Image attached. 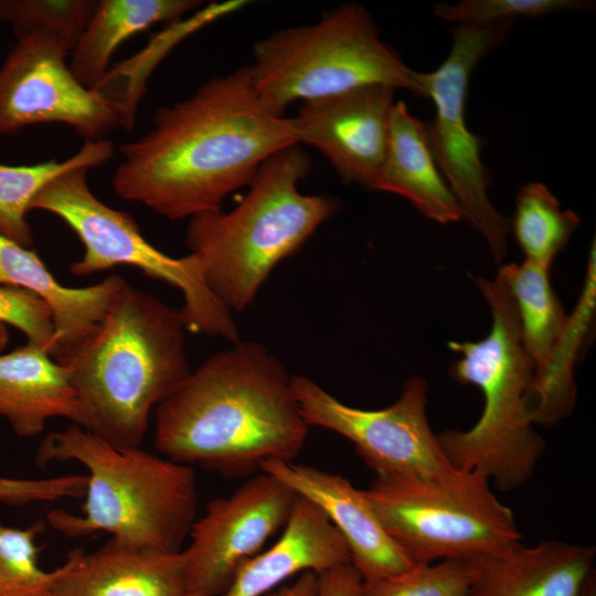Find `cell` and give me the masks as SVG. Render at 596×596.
Masks as SVG:
<instances>
[{
  "label": "cell",
  "instance_id": "ffe728a7",
  "mask_svg": "<svg viewBox=\"0 0 596 596\" xmlns=\"http://www.w3.org/2000/svg\"><path fill=\"white\" fill-rule=\"evenodd\" d=\"M125 283L110 275L92 286L65 287L32 248L0 235V285L26 289L51 308L55 327L52 358L58 363L96 331Z\"/></svg>",
  "mask_w": 596,
  "mask_h": 596
},
{
  "label": "cell",
  "instance_id": "f546056e",
  "mask_svg": "<svg viewBox=\"0 0 596 596\" xmlns=\"http://www.w3.org/2000/svg\"><path fill=\"white\" fill-rule=\"evenodd\" d=\"M0 323L23 332L29 342L45 349L52 356L55 327L47 304L33 292L9 285H0Z\"/></svg>",
  "mask_w": 596,
  "mask_h": 596
},
{
  "label": "cell",
  "instance_id": "6da1fadb",
  "mask_svg": "<svg viewBox=\"0 0 596 596\" xmlns=\"http://www.w3.org/2000/svg\"><path fill=\"white\" fill-rule=\"evenodd\" d=\"M295 145L291 117L260 102L243 66L157 108L150 129L120 146L111 184L123 199L166 219H192L221 210L268 158Z\"/></svg>",
  "mask_w": 596,
  "mask_h": 596
},
{
  "label": "cell",
  "instance_id": "4316f807",
  "mask_svg": "<svg viewBox=\"0 0 596 596\" xmlns=\"http://www.w3.org/2000/svg\"><path fill=\"white\" fill-rule=\"evenodd\" d=\"M96 0H0V22L11 25L14 35L40 30L54 34L72 51Z\"/></svg>",
  "mask_w": 596,
  "mask_h": 596
},
{
  "label": "cell",
  "instance_id": "83f0119b",
  "mask_svg": "<svg viewBox=\"0 0 596 596\" xmlns=\"http://www.w3.org/2000/svg\"><path fill=\"white\" fill-rule=\"evenodd\" d=\"M471 581L469 561L414 564L398 574L362 582L361 596H467Z\"/></svg>",
  "mask_w": 596,
  "mask_h": 596
},
{
  "label": "cell",
  "instance_id": "277c9868",
  "mask_svg": "<svg viewBox=\"0 0 596 596\" xmlns=\"http://www.w3.org/2000/svg\"><path fill=\"white\" fill-rule=\"evenodd\" d=\"M76 461L87 470L82 514L55 509L46 523L67 538L109 533L121 543L180 552L196 520L193 467L140 447H118L76 424L49 433L40 444V468Z\"/></svg>",
  "mask_w": 596,
  "mask_h": 596
},
{
  "label": "cell",
  "instance_id": "cb8c5ba5",
  "mask_svg": "<svg viewBox=\"0 0 596 596\" xmlns=\"http://www.w3.org/2000/svg\"><path fill=\"white\" fill-rule=\"evenodd\" d=\"M114 150L109 139L86 140L76 153L63 161L26 166L0 163V235L31 248L34 240L26 214L35 195L66 171L102 166L113 157Z\"/></svg>",
  "mask_w": 596,
  "mask_h": 596
},
{
  "label": "cell",
  "instance_id": "30bf717a",
  "mask_svg": "<svg viewBox=\"0 0 596 596\" xmlns=\"http://www.w3.org/2000/svg\"><path fill=\"white\" fill-rule=\"evenodd\" d=\"M513 21L465 22L453 30L450 52L430 73H423L425 98L435 107L426 125L435 161L465 219L487 242L496 263L508 249L510 225L488 196L489 178L480 158L481 141L467 126L466 99L479 62L507 38Z\"/></svg>",
  "mask_w": 596,
  "mask_h": 596
},
{
  "label": "cell",
  "instance_id": "e575fe53",
  "mask_svg": "<svg viewBox=\"0 0 596 596\" xmlns=\"http://www.w3.org/2000/svg\"><path fill=\"white\" fill-rule=\"evenodd\" d=\"M9 334L6 324L0 323V352L7 347Z\"/></svg>",
  "mask_w": 596,
  "mask_h": 596
},
{
  "label": "cell",
  "instance_id": "2e32d148",
  "mask_svg": "<svg viewBox=\"0 0 596 596\" xmlns=\"http://www.w3.org/2000/svg\"><path fill=\"white\" fill-rule=\"evenodd\" d=\"M269 473L317 505L343 538L350 564L363 582L398 574L414 563L386 532L363 490L344 477L294 460L272 459Z\"/></svg>",
  "mask_w": 596,
  "mask_h": 596
},
{
  "label": "cell",
  "instance_id": "ac0fdd59",
  "mask_svg": "<svg viewBox=\"0 0 596 596\" xmlns=\"http://www.w3.org/2000/svg\"><path fill=\"white\" fill-rule=\"evenodd\" d=\"M596 549L558 540L521 542L468 560L467 596H578L595 571Z\"/></svg>",
  "mask_w": 596,
  "mask_h": 596
},
{
  "label": "cell",
  "instance_id": "7c38bea8",
  "mask_svg": "<svg viewBox=\"0 0 596 596\" xmlns=\"http://www.w3.org/2000/svg\"><path fill=\"white\" fill-rule=\"evenodd\" d=\"M550 265L525 259L499 269L512 297L522 345L533 365L529 402L547 422L570 416L576 404L574 364L594 308L595 283L587 281L581 304L567 315L550 279Z\"/></svg>",
  "mask_w": 596,
  "mask_h": 596
},
{
  "label": "cell",
  "instance_id": "5bb4252c",
  "mask_svg": "<svg viewBox=\"0 0 596 596\" xmlns=\"http://www.w3.org/2000/svg\"><path fill=\"white\" fill-rule=\"evenodd\" d=\"M296 493L259 471L227 497L215 498L190 530L182 549L190 592L220 596L242 566L283 529Z\"/></svg>",
  "mask_w": 596,
  "mask_h": 596
},
{
  "label": "cell",
  "instance_id": "7a4b0ae2",
  "mask_svg": "<svg viewBox=\"0 0 596 596\" xmlns=\"http://www.w3.org/2000/svg\"><path fill=\"white\" fill-rule=\"evenodd\" d=\"M283 362L255 341L206 359L157 406L153 447L173 461L224 477L294 460L308 435Z\"/></svg>",
  "mask_w": 596,
  "mask_h": 596
},
{
  "label": "cell",
  "instance_id": "9a60e30c",
  "mask_svg": "<svg viewBox=\"0 0 596 596\" xmlns=\"http://www.w3.org/2000/svg\"><path fill=\"white\" fill-rule=\"evenodd\" d=\"M394 92L392 86L372 84L302 103L291 117L299 145L317 148L344 182L375 191Z\"/></svg>",
  "mask_w": 596,
  "mask_h": 596
},
{
  "label": "cell",
  "instance_id": "7402d4cb",
  "mask_svg": "<svg viewBox=\"0 0 596 596\" xmlns=\"http://www.w3.org/2000/svg\"><path fill=\"white\" fill-rule=\"evenodd\" d=\"M375 191L400 195L424 216L447 224L462 219L455 195L439 171L426 125L398 100L390 116L385 158Z\"/></svg>",
  "mask_w": 596,
  "mask_h": 596
},
{
  "label": "cell",
  "instance_id": "603a6c76",
  "mask_svg": "<svg viewBox=\"0 0 596 596\" xmlns=\"http://www.w3.org/2000/svg\"><path fill=\"white\" fill-rule=\"evenodd\" d=\"M198 0H99L70 53L76 81L94 89L108 73L110 58L128 38L160 22H177L201 6Z\"/></svg>",
  "mask_w": 596,
  "mask_h": 596
},
{
  "label": "cell",
  "instance_id": "52a82bcc",
  "mask_svg": "<svg viewBox=\"0 0 596 596\" xmlns=\"http://www.w3.org/2000/svg\"><path fill=\"white\" fill-rule=\"evenodd\" d=\"M247 66L256 95L280 116L294 102L372 84L425 97L423 73L409 68L382 41L370 13L354 3L326 12L313 24L279 30L257 41Z\"/></svg>",
  "mask_w": 596,
  "mask_h": 596
},
{
  "label": "cell",
  "instance_id": "5b68a950",
  "mask_svg": "<svg viewBox=\"0 0 596 596\" xmlns=\"http://www.w3.org/2000/svg\"><path fill=\"white\" fill-rule=\"evenodd\" d=\"M310 168L298 145L285 148L260 166L232 210L190 219L187 246L211 292L232 313L247 309L276 265L338 211L337 201L299 191Z\"/></svg>",
  "mask_w": 596,
  "mask_h": 596
},
{
  "label": "cell",
  "instance_id": "836d02e7",
  "mask_svg": "<svg viewBox=\"0 0 596 596\" xmlns=\"http://www.w3.org/2000/svg\"><path fill=\"white\" fill-rule=\"evenodd\" d=\"M578 596H596V573L595 571L587 577Z\"/></svg>",
  "mask_w": 596,
  "mask_h": 596
},
{
  "label": "cell",
  "instance_id": "d6a6232c",
  "mask_svg": "<svg viewBox=\"0 0 596 596\" xmlns=\"http://www.w3.org/2000/svg\"><path fill=\"white\" fill-rule=\"evenodd\" d=\"M318 588V575L306 572L288 585L276 588L265 596H316Z\"/></svg>",
  "mask_w": 596,
  "mask_h": 596
},
{
  "label": "cell",
  "instance_id": "9c48e42d",
  "mask_svg": "<svg viewBox=\"0 0 596 596\" xmlns=\"http://www.w3.org/2000/svg\"><path fill=\"white\" fill-rule=\"evenodd\" d=\"M88 170L76 168L57 175L30 206V211L41 210L61 219L82 242L83 256L70 272L87 276L118 265L136 267L182 294L180 310L188 332L236 342L238 330L232 312L209 289L200 259L191 253L175 258L157 249L130 214L105 204L92 192Z\"/></svg>",
  "mask_w": 596,
  "mask_h": 596
},
{
  "label": "cell",
  "instance_id": "1f68e13d",
  "mask_svg": "<svg viewBox=\"0 0 596 596\" xmlns=\"http://www.w3.org/2000/svg\"><path fill=\"white\" fill-rule=\"evenodd\" d=\"M362 577L349 563L318 575L316 596H361Z\"/></svg>",
  "mask_w": 596,
  "mask_h": 596
},
{
  "label": "cell",
  "instance_id": "ba28073f",
  "mask_svg": "<svg viewBox=\"0 0 596 596\" xmlns=\"http://www.w3.org/2000/svg\"><path fill=\"white\" fill-rule=\"evenodd\" d=\"M363 492L414 564L468 561L521 542L513 511L478 470L436 478L376 476Z\"/></svg>",
  "mask_w": 596,
  "mask_h": 596
},
{
  "label": "cell",
  "instance_id": "d4e9b609",
  "mask_svg": "<svg viewBox=\"0 0 596 596\" xmlns=\"http://www.w3.org/2000/svg\"><path fill=\"white\" fill-rule=\"evenodd\" d=\"M572 210H562L558 200L541 182L524 184L515 199L510 232L525 259L552 265L579 226Z\"/></svg>",
  "mask_w": 596,
  "mask_h": 596
},
{
  "label": "cell",
  "instance_id": "d590c367",
  "mask_svg": "<svg viewBox=\"0 0 596 596\" xmlns=\"http://www.w3.org/2000/svg\"><path fill=\"white\" fill-rule=\"evenodd\" d=\"M187 596H209V595L199 593V592H190Z\"/></svg>",
  "mask_w": 596,
  "mask_h": 596
},
{
  "label": "cell",
  "instance_id": "484cf974",
  "mask_svg": "<svg viewBox=\"0 0 596 596\" xmlns=\"http://www.w3.org/2000/svg\"><path fill=\"white\" fill-rule=\"evenodd\" d=\"M45 524L39 519L26 528H14L0 521V596H54L68 563L65 560L52 571L41 567L36 538L44 532Z\"/></svg>",
  "mask_w": 596,
  "mask_h": 596
},
{
  "label": "cell",
  "instance_id": "4dcf8cb0",
  "mask_svg": "<svg viewBox=\"0 0 596 596\" xmlns=\"http://www.w3.org/2000/svg\"><path fill=\"white\" fill-rule=\"evenodd\" d=\"M86 485V475L35 479L0 477V503L25 505L63 499H83Z\"/></svg>",
  "mask_w": 596,
  "mask_h": 596
},
{
  "label": "cell",
  "instance_id": "4fadbf2b",
  "mask_svg": "<svg viewBox=\"0 0 596 596\" xmlns=\"http://www.w3.org/2000/svg\"><path fill=\"white\" fill-rule=\"evenodd\" d=\"M15 39L0 65V136L61 123L84 141H97L121 128L114 107L73 76L66 62L71 50L61 39L40 30Z\"/></svg>",
  "mask_w": 596,
  "mask_h": 596
},
{
  "label": "cell",
  "instance_id": "e0dca14e",
  "mask_svg": "<svg viewBox=\"0 0 596 596\" xmlns=\"http://www.w3.org/2000/svg\"><path fill=\"white\" fill-rule=\"evenodd\" d=\"M54 596H187L182 552H163L110 538L93 552L71 550Z\"/></svg>",
  "mask_w": 596,
  "mask_h": 596
},
{
  "label": "cell",
  "instance_id": "44dd1931",
  "mask_svg": "<svg viewBox=\"0 0 596 596\" xmlns=\"http://www.w3.org/2000/svg\"><path fill=\"white\" fill-rule=\"evenodd\" d=\"M0 417L23 438L40 435L56 417L77 425L78 400L67 369L29 341L0 353Z\"/></svg>",
  "mask_w": 596,
  "mask_h": 596
},
{
  "label": "cell",
  "instance_id": "d6986e66",
  "mask_svg": "<svg viewBox=\"0 0 596 596\" xmlns=\"http://www.w3.org/2000/svg\"><path fill=\"white\" fill-rule=\"evenodd\" d=\"M279 539L247 561L220 596H265L294 575L350 563L348 546L324 513L296 496Z\"/></svg>",
  "mask_w": 596,
  "mask_h": 596
},
{
  "label": "cell",
  "instance_id": "8fae6325",
  "mask_svg": "<svg viewBox=\"0 0 596 596\" xmlns=\"http://www.w3.org/2000/svg\"><path fill=\"white\" fill-rule=\"evenodd\" d=\"M292 387L308 425L347 438L376 476L436 478L457 470L429 426L424 377L408 379L400 397L380 409L347 405L307 376L294 375Z\"/></svg>",
  "mask_w": 596,
  "mask_h": 596
},
{
  "label": "cell",
  "instance_id": "3957f363",
  "mask_svg": "<svg viewBox=\"0 0 596 596\" xmlns=\"http://www.w3.org/2000/svg\"><path fill=\"white\" fill-rule=\"evenodd\" d=\"M181 310L130 286L63 364L78 426L118 447H140L151 413L191 372Z\"/></svg>",
  "mask_w": 596,
  "mask_h": 596
},
{
  "label": "cell",
  "instance_id": "f1b7e54d",
  "mask_svg": "<svg viewBox=\"0 0 596 596\" xmlns=\"http://www.w3.org/2000/svg\"><path fill=\"white\" fill-rule=\"evenodd\" d=\"M594 2L584 0H464L454 4L440 2L434 13L447 21L497 22L517 17L541 18L563 11L592 12Z\"/></svg>",
  "mask_w": 596,
  "mask_h": 596
},
{
  "label": "cell",
  "instance_id": "8992f818",
  "mask_svg": "<svg viewBox=\"0 0 596 596\" xmlns=\"http://www.w3.org/2000/svg\"><path fill=\"white\" fill-rule=\"evenodd\" d=\"M491 310V328L478 341H449L460 358L450 376L480 389L483 408L467 430L437 434L451 465L478 470L504 491L523 486L533 475L545 444L533 428L529 390L533 365L522 345L514 304L500 272L496 278L471 277Z\"/></svg>",
  "mask_w": 596,
  "mask_h": 596
}]
</instances>
